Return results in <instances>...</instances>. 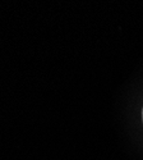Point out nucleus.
<instances>
[{
  "label": "nucleus",
  "mask_w": 143,
  "mask_h": 160,
  "mask_svg": "<svg viewBox=\"0 0 143 160\" xmlns=\"http://www.w3.org/2000/svg\"><path fill=\"white\" fill-rule=\"evenodd\" d=\"M142 119H143V110H142Z\"/></svg>",
  "instance_id": "f257e3e1"
}]
</instances>
